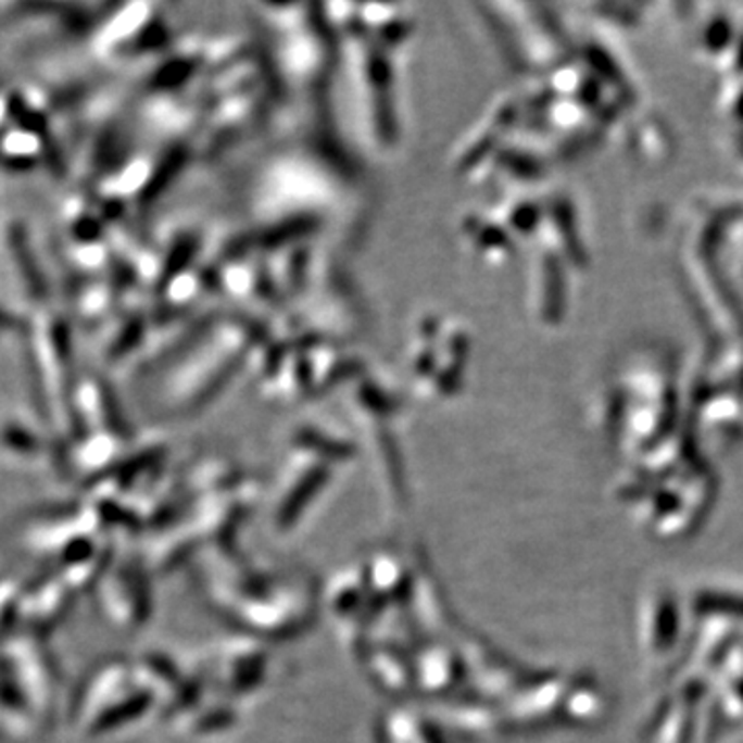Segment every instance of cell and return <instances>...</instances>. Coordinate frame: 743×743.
Here are the masks:
<instances>
[{
  "instance_id": "5b68a950",
  "label": "cell",
  "mask_w": 743,
  "mask_h": 743,
  "mask_svg": "<svg viewBox=\"0 0 743 743\" xmlns=\"http://www.w3.org/2000/svg\"><path fill=\"white\" fill-rule=\"evenodd\" d=\"M0 451L17 461H34L41 453V444L40 440L25 428L7 426L0 432Z\"/></svg>"
},
{
  "instance_id": "277c9868",
  "label": "cell",
  "mask_w": 743,
  "mask_h": 743,
  "mask_svg": "<svg viewBox=\"0 0 743 743\" xmlns=\"http://www.w3.org/2000/svg\"><path fill=\"white\" fill-rule=\"evenodd\" d=\"M100 601L108 618L116 624H135L144 618V587L135 570L118 568L114 575L105 572L100 580Z\"/></svg>"
},
{
  "instance_id": "7a4b0ae2",
  "label": "cell",
  "mask_w": 743,
  "mask_h": 743,
  "mask_svg": "<svg viewBox=\"0 0 743 743\" xmlns=\"http://www.w3.org/2000/svg\"><path fill=\"white\" fill-rule=\"evenodd\" d=\"M133 680V665L124 660H103L93 671L87 673L68 706V722L83 733L96 721L108 706H112L128 692Z\"/></svg>"
},
{
  "instance_id": "3957f363",
  "label": "cell",
  "mask_w": 743,
  "mask_h": 743,
  "mask_svg": "<svg viewBox=\"0 0 743 743\" xmlns=\"http://www.w3.org/2000/svg\"><path fill=\"white\" fill-rule=\"evenodd\" d=\"M73 603V591L62 582V578L41 580L36 587L25 589L21 597L20 624L40 637L43 630L54 628Z\"/></svg>"
},
{
  "instance_id": "6da1fadb",
  "label": "cell",
  "mask_w": 743,
  "mask_h": 743,
  "mask_svg": "<svg viewBox=\"0 0 743 743\" xmlns=\"http://www.w3.org/2000/svg\"><path fill=\"white\" fill-rule=\"evenodd\" d=\"M0 655L13 671L36 719L43 725L54 710L59 688V669L50 651L43 646L40 637L25 632L7 640L0 646Z\"/></svg>"
}]
</instances>
